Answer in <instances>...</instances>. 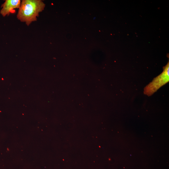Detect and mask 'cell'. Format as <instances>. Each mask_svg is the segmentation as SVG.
I'll list each match as a JSON object with an SVG mask.
<instances>
[{
	"mask_svg": "<svg viewBox=\"0 0 169 169\" xmlns=\"http://www.w3.org/2000/svg\"><path fill=\"white\" fill-rule=\"evenodd\" d=\"M21 3L20 0H5L1 5L0 14L3 17L8 16L15 9L19 8Z\"/></svg>",
	"mask_w": 169,
	"mask_h": 169,
	"instance_id": "cell-3",
	"label": "cell"
},
{
	"mask_svg": "<svg viewBox=\"0 0 169 169\" xmlns=\"http://www.w3.org/2000/svg\"><path fill=\"white\" fill-rule=\"evenodd\" d=\"M45 7V4L41 0H23L17 15L18 19L29 26L37 21L39 13Z\"/></svg>",
	"mask_w": 169,
	"mask_h": 169,
	"instance_id": "cell-1",
	"label": "cell"
},
{
	"mask_svg": "<svg viewBox=\"0 0 169 169\" xmlns=\"http://www.w3.org/2000/svg\"><path fill=\"white\" fill-rule=\"evenodd\" d=\"M169 81V63L163 67L162 73L154 78L152 81L144 88V93L150 96L153 94L161 87L168 82Z\"/></svg>",
	"mask_w": 169,
	"mask_h": 169,
	"instance_id": "cell-2",
	"label": "cell"
}]
</instances>
